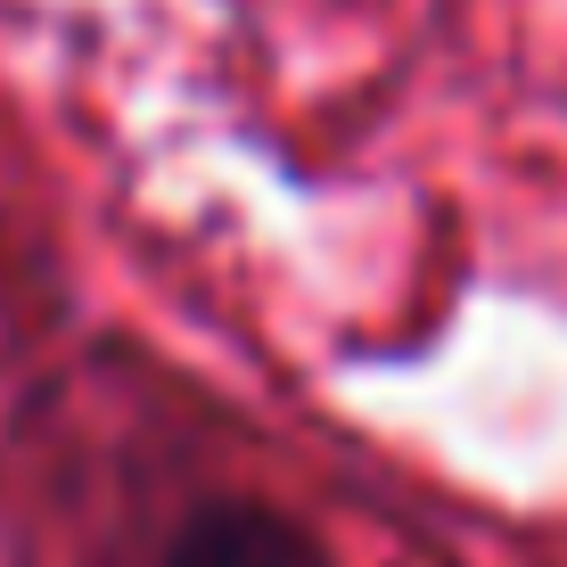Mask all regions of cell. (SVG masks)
<instances>
[{
  "label": "cell",
  "mask_w": 567,
  "mask_h": 567,
  "mask_svg": "<svg viewBox=\"0 0 567 567\" xmlns=\"http://www.w3.org/2000/svg\"><path fill=\"white\" fill-rule=\"evenodd\" d=\"M165 567H329L321 535L264 494H214L165 543Z\"/></svg>",
  "instance_id": "6da1fadb"
}]
</instances>
